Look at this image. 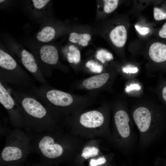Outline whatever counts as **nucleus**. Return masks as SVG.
I'll list each match as a JSON object with an SVG mask.
<instances>
[{"label":"nucleus","instance_id":"19","mask_svg":"<svg viewBox=\"0 0 166 166\" xmlns=\"http://www.w3.org/2000/svg\"><path fill=\"white\" fill-rule=\"evenodd\" d=\"M104 11L109 14L113 11L117 7L119 1L117 0H103Z\"/></svg>","mask_w":166,"mask_h":166},{"label":"nucleus","instance_id":"27","mask_svg":"<svg viewBox=\"0 0 166 166\" xmlns=\"http://www.w3.org/2000/svg\"><path fill=\"white\" fill-rule=\"evenodd\" d=\"M159 35L161 38H166V22L164 24L162 28L159 30Z\"/></svg>","mask_w":166,"mask_h":166},{"label":"nucleus","instance_id":"12","mask_svg":"<svg viewBox=\"0 0 166 166\" xmlns=\"http://www.w3.org/2000/svg\"><path fill=\"white\" fill-rule=\"evenodd\" d=\"M0 102L8 110L14 107L15 103L13 99L1 82L0 83Z\"/></svg>","mask_w":166,"mask_h":166},{"label":"nucleus","instance_id":"13","mask_svg":"<svg viewBox=\"0 0 166 166\" xmlns=\"http://www.w3.org/2000/svg\"><path fill=\"white\" fill-rule=\"evenodd\" d=\"M91 38V35L88 33L79 34L72 32L70 34L69 37V39L70 42L78 44L83 47L88 45Z\"/></svg>","mask_w":166,"mask_h":166},{"label":"nucleus","instance_id":"8","mask_svg":"<svg viewBox=\"0 0 166 166\" xmlns=\"http://www.w3.org/2000/svg\"><path fill=\"white\" fill-rule=\"evenodd\" d=\"M109 38L116 47L122 48L125 45L127 39V31L125 27L119 25L113 28L109 32Z\"/></svg>","mask_w":166,"mask_h":166},{"label":"nucleus","instance_id":"14","mask_svg":"<svg viewBox=\"0 0 166 166\" xmlns=\"http://www.w3.org/2000/svg\"><path fill=\"white\" fill-rule=\"evenodd\" d=\"M0 66L8 70H12L17 66V63L10 55L0 49Z\"/></svg>","mask_w":166,"mask_h":166},{"label":"nucleus","instance_id":"17","mask_svg":"<svg viewBox=\"0 0 166 166\" xmlns=\"http://www.w3.org/2000/svg\"><path fill=\"white\" fill-rule=\"evenodd\" d=\"M70 52L67 53V60L70 63H78L80 61L81 54L80 50L73 45H70L69 47Z\"/></svg>","mask_w":166,"mask_h":166},{"label":"nucleus","instance_id":"3","mask_svg":"<svg viewBox=\"0 0 166 166\" xmlns=\"http://www.w3.org/2000/svg\"><path fill=\"white\" fill-rule=\"evenodd\" d=\"M33 133L26 130L14 128L5 136V144L1 152L3 161H16L26 158L30 153Z\"/></svg>","mask_w":166,"mask_h":166},{"label":"nucleus","instance_id":"24","mask_svg":"<svg viewBox=\"0 0 166 166\" xmlns=\"http://www.w3.org/2000/svg\"><path fill=\"white\" fill-rule=\"evenodd\" d=\"M122 71L124 73L127 74H134L138 72V69L136 67L128 65L123 68Z\"/></svg>","mask_w":166,"mask_h":166},{"label":"nucleus","instance_id":"10","mask_svg":"<svg viewBox=\"0 0 166 166\" xmlns=\"http://www.w3.org/2000/svg\"><path fill=\"white\" fill-rule=\"evenodd\" d=\"M109 77V73H103L86 79L83 81V84L84 86L88 89L98 88L106 83Z\"/></svg>","mask_w":166,"mask_h":166},{"label":"nucleus","instance_id":"28","mask_svg":"<svg viewBox=\"0 0 166 166\" xmlns=\"http://www.w3.org/2000/svg\"><path fill=\"white\" fill-rule=\"evenodd\" d=\"M140 88V86L137 84H133L130 86L129 88H127L126 90L127 91L130 90L131 89H139Z\"/></svg>","mask_w":166,"mask_h":166},{"label":"nucleus","instance_id":"5","mask_svg":"<svg viewBox=\"0 0 166 166\" xmlns=\"http://www.w3.org/2000/svg\"><path fill=\"white\" fill-rule=\"evenodd\" d=\"M104 117L100 112L96 110L89 111L82 114L80 119V124L88 128H95L102 125Z\"/></svg>","mask_w":166,"mask_h":166},{"label":"nucleus","instance_id":"15","mask_svg":"<svg viewBox=\"0 0 166 166\" xmlns=\"http://www.w3.org/2000/svg\"><path fill=\"white\" fill-rule=\"evenodd\" d=\"M55 34L54 29L51 26H47L43 28L37 34L36 38L40 41L46 42L53 39Z\"/></svg>","mask_w":166,"mask_h":166},{"label":"nucleus","instance_id":"26","mask_svg":"<svg viewBox=\"0 0 166 166\" xmlns=\"http://www.w3.org/2000/svg\"><path fill=\"white\" fill-rule=\"evenodd\" d=\"M135 27L136 30L142 35H145L147 34L150 31V29L148 27H142L137 25H135Z\"/></svg>","mask_w":166,"mask_h":166},{"label":"nucleus","instance_id":"21","mask_svg":"<svg viewBox=\"0 0 166 166\" xmlns=\"http://www.w3.org/2000/svg\"><path fill=\"white\" fill-rule=\"evenodd\" d=\"M85 66L95 73H101L103 70V67L101 65L93 60L88 61L85 64Z\"/></svg>","mask_w":166,"mask_h":166},{"label":"nucleus","instance_id":"9","mask_svg":"<svg viewBox=\"0 0 166 166\" xmlns=\"http://www.w3.org/2000/svg\"><path fill=\"white\" fill-rule=\"evenodd\" d=\"M40 57L44 62L49 64H56L58 61V54L57 49L51 45H45L41 48Z\"/></svg>","mask_w":166,"mask_h":166},{"label":"nucleus","instance_id":"22","mask_svg":"<svg viewBox=\"0 0 166 166\" xmlns=\"http://www.w3.org/2000/svg\"><path fill=\"white\" fill-rule=\"evenodd\" d=\"M153 16L156 20H163L166 19V13L160 9L155 7L153 9Z\"/></svg>","mask_w":166,"mask_h":166},{"label":"nucleus","instance_id":"30","mask_svg":"<svg viewBox=\"0 0 166 166\" xmlns=\"http://www.w3.org/2000/svg\"><path fill=\"white\" fill-rule=\"evenodd\" d=\"M4 0H0V2H4Z\"/></svg>","mask_w":166,"mask_h":166},{"label":"nucleus","instance_id":"23","mask_svg":"<svg viewBox=\"0 0 166 166\" xmlns=\"http://www.w3.org/2000/svg\"><path fill=\"white\" fill-rule=\"evenodd\" d=\"M106 159L104 156L97 159H92L89 163V166H100L105 164L106 162Z\"/></svg>","mask_w":166,"mask_h":166},{"label":"nucleus","instance_id":"25","mask_svg":"<svg viewBox=\"0 0 166 166\" xmlns=\"http://www.w3.org/2000/svg\"><path fill=\"white\" fill-rule=\"evenodd\" d=\"M33 2L35 7L40 9L43 7L49 1V0H33Z\"/></svg>","mask_w":166,"mask_h":166},{"label":"nucleus","instance_id":"11","mask_svg":"<svg viewBox=\"0 0 166 166\" xmlns=\"http://www.w3.org/2000/svg\"><path fill=\"white\" fill-rule=\"evenodd\" d=\"M21 55L22 61L25 67L31 73L36 72L38 67L33 55L25 49L22 51Z\"/></svg>","mask_w":166,"mask_h":166},{"label":"nucleus","instance_id":"2","mask_svg":"<svg viewBox=\"0 0 166 166\" xmlns=\"http://www.w3.org/2000/svg\"><path fill=\"white\" fill-rule=\"evenodd\" d=\"M22 106L25 116V129L33 133L53 132V123L46 109L40 103L31 97L24 98Z\"/></svg>","mask_w":166,"mask_h":166},{"label":"nucleus","instance_id":"1","mask_svg":"<svg viewBox=\"0 0 166 166\" xmlns=\"http://www.w3.org/2000/svg\"><path fill=\"white\" fill-rule=\"evenodd\" d=\"M129 111L138 129V147L144 151L160 137L166 129V107L153 98L142 97L132 100Z\"/></svg>","mask_w":166,"mask_h":166},{"label":"nucleus","instance_id":"7","mask_svg":"<svg viewBox=\"0 0 166 166\" xmlns=\"http://www.w3.org/2000/svg\"><path fill=\"white\" fill-rule=\"evenodd\" d=\"M148 55L153 62L160 64L166 62V45L159 42H155L150 46Z\"/></svg>","mask_w":166,"mask_h":166},{"label":"nucleus","instance_id":"16","mask_svg":"<svg viewBox=\"0 0 166 166\" xmlns=\"http://www.w3.org/2000/svg\"><path fill=\"white\" fill-rule=\"evenodd\" d=\"M159 100L166 107V79L161 77L155 89Z\"/></svg>","mask_w":166,"mask_h":166},{"label":"nucleus","instance_id":"20","mask_svg":"<svg viewBox=\"0 0 166 166\" xmlns=\"http://www.w3.org/2000/svg\"><path fill=\"white\" fill-rule=\"evenodd\" d=\"M99 150L94 147H86L83 150L81 156L85 159L92 157L98 154Z\"/></svg>","mask_w":166,"mask_h":166},{"label":"nucleus","instance_id":"4","mask_svg":"<svg viewBox=\"0 0 166 166\" xmlns=\"http://www.w3.org/2000/svg\"><path fill=\"white\" fill-rule=\"evenodd\" d=\"M114 119L119 140L127 154H129L135 147L136 140L128 102L116 111Z\"/></svg>","mask_w":166,"mask_h":166},{"label":"nucleus","instance_id":"29","mask_svg":"<svg viewBox=\"0 0 166 166\" xmlns=\"http://www.w3.org/2000/svg\"><path fill=\"white\" fill-rule=\"evenodd\" d=\"M162 160L163 166H166V152H165V158Z\"/></svg>","mask_w":166,"mask_h":166},{"label":"nucleus","instance_id":"6","mask_svg":"<svg viewBox=\"0 0 166 166\" xmlns=\"http://www.w3.org/2000/svg\"><path fill=\"white\" fill-rule=\"evenodd\" d=\"M46 96L51 103L57 106H67L73 102V98L71 95L59 90H49L47 93Z\"/></svg>","mask_w":166,"mask_h":166},{"label":"nucleus","instance_id":"18","mask_svg":"<svg viewBox=\"0 0 166 166\" xmlns=\"http://www.w3.org/2000/svg\"><path fill=\"white\" fill-rule=\"evenodd\" d=\"M97 58L103 63L109 61L113 59L112 54L109 51L103 49L98 50L96 54Z\"/></svg>","mask_w":166,"mask_h":166}]
</instances>
